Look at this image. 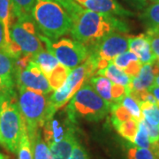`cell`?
<instances>
[{
    "instance_id": "obj_1",
    "label": "cell",
    "mask_w": 159,
    "mask_h": 159,
    "mask_svg": "<svg viewBox=\"0 0 159 159\" xmlns=\"http://www.w3.org/2000/svg\"><path fill=\"white\" fill-rule=\"evenodd\" d=\"M70 16L73 20L70 31L72 37L86 47L94 44L112 31L118 30L125 33L128 30L124 21L112 15L85 10L81 6Z\"/></svg>"
},
{
    "instance_id": "obj_2",
    "label": "cell",
    "mask_w": 159,
    "mask_h": 159,
    "mask_svg": "<svg viewBox=\"0 0 159 159\" xmlns=\"http://www.w3.org/2000/svg\"><path fill=\"white\" fill-rule=\"evenodd\" d=\"M18 106L25 122L30 141L43 128L46 121L57 112L51 106L49 97L23 87L19 88Z\"/></svg>"
},
{
    "instance_id": "obj_3",
    "label": "cell",
    "mask_w": 159,
    "mask_h": 159,
    "mask_svg": "<svg viewBox=\"0 0 159 159\" xmlns=\"http://www.w3.org/2000/svg\"><path fill=\"white\" fill-rule=\"evenodd\" d=\"M32 18L37 29L51 40H57L69 33L73 26L72 18L66 9L50 0H37Z\"/></svg>"
},
{
    "instance_id": "obj_4",
    "label": "cell",
    "mask_w": 159,
    "mask_h": 159,
    "mask_svg": "<svg viewBox=\"0 0 159 159\" xmlns=\"http://www.w3.org/2000/svg\"><path fill=\"white\" fill-rule=\"evenodd\" d=\"M0 92L3 93L0 111V144L9 151L16 153L26 125L18 106L14 89Z\"/></svg>"
},
{
    "instance_id": "obj_5",
    "label": "cell",
    "mask_w": 159,
    "mask_h": 159,
    "mask_svg": "<svg viewBox=\"0 0 159 159\" xmlns=\"http://www.w3.org/2000/svg\"><path fill=\"white\" fill-rule=\"evenodd\" d=\"M111 110V105L98 95L90 83H85L67 104L66 113L74 123L78 119L97 122L104 119Z\"/></svg>"
},
{
    "instance_id": "obj_6",
    "label": "cell",
    "mask_w": 159,
    "mask_h": 159,
    "mask_svg": "<svg viewBox=\"0 0 159 159\" xmlns=\"http://www.w3.org/2000/svg\"><path fill=\"white\" fill-rule=\"evenodd\" d=\"M40 39L44 42L47 50L70 70L79 66L89 57V50L83 43L76 40L63 38L54 42L40 34Z\"/></svg>"
},
{
    "instance_id": "obj_7",
    "label": "cell",
    "mask_w": 159,
    "mask_h": 159,
    "mask_svg": "<svg viewBox=\"0 0 159 159\" xmlns=\"http://www.w3.org/2000/svg\"><path fill=\"white\" fill-rule=\"evenodd\" d=\"M10 38L20 48L22 55L34 56L38 51L44 50L32 17L16 19L10 29Z\"/></svg>"
},
{
    "instance_id": "obj_8",
    "label": "cell",
    "mask_w": 159,
    "mask_h": 159,
    "mask_svg": "<svg viewBox=\"0 0 159 159\" xmlns=\"http://www.w3.org/2000/svg\"><path fill=\"white\" fill-rule=\"evenodd\" d=\"M89 79L90 77L84 62L79 66L72 69L64 84L54 90L51 97H49V100L53 109L57 111L58 109L65 106Z\"/></svg>"
},
{
    "instance_id": "obj_9",
    "label": "cell",
    "mask_w": 159,
    "mask_h": 159,
    "mask_svg": "<svg viewBox=\"0 0 159 159\" xmlns=\"http://www.w3.org/2000/svg\"><path fill=\"white\" fill-rule=\"evenodd\" d=\"M87 48L89 53L111 62L116 56L128 50L127 35L115 30Z\"/></svg>"
},
{
    "instance_id": "obj_10",
    "label": "cell",
    "mask_w": 159,
    "mask_h": 159,
    "mask_svg": "<svg viewBox=\"0 0 159 159\" xmlns=\"http://www.w3.org/2000/svg\"><path fill=\"white\" fill-rule=\"evenodd\" d=\"M15 81L19 88L23 87L43 95L53 91L45 74L34 61H30L28 66L22 71L15 73Z\"/></svg>"
},
{
    "instance_id": "obj_11",
    "label": "cell",
    "mask_w": 159,
    "mask_h": 159,
    "mask_svg": "<svg viewBox=\"0 0 159 159\" xmlns=\"http://www.w3.org/2000/svg\"><path fill=\"white\" fill-rule=\"evenodd\" d=\"M80 6L86 9L107 15L132 16L133 12L124 9L116 0H74Z\"/></svg>"
},
{
    "instance_id": "obj_12",
    "label": "cell",
    "mask_w": 159,
    "mask_h": 159,
    "mask_svg": "<svg viewBox=\"0 0 159 159\" xmlns=\"http://www.w3.org/2000/svg\"><path fill=\"white\" fill-rule=\"evenodd\" d=\"M72 124H74L67 116V119L66 121H61L55 116L47 120L45 124L43 126V140L50 146L53 143L60 142L64 137L67 134L69 131L72 130L74 127Z\"/></svg>"
},
{
    "instance_id": "obj_13",
    "label": "cell",
    "mask_w": 159,
    "mask_h": 159,
    "mask_svg": "<svg viewBox=\"0 0 159 159\" xmlns=\"http://www.w3.org/2000/svg\"><path fill=\"white\" fill-rule=\"evenodd\" d=\"M128 49L136 55L139 60L144 64H152L156 60V57L150 47V43L146 34L139 35H127Z\"/></svg>"
},
{
    "instance_id": "obj_14",
    "label": "cell",
    "mask_w": 159,
    "mask_h": 159,
    "mask_svg": "<svg viewBox=\"0 0 159 159\" xmlns=\"http://www.w3.org/2000/svg\"><path fill=\"white\" fill-rule=\"evenodd\" d=\"M15 82V59L0 51V91L13 90Z\"/></svg>"
},
{
    "instance_id": "obj_15",
    "label": "cell",
    "mask_w": 159,
    "mask_h": 159,
    "mask_svg": "<svg viewBox=\"0 0 159 159\" xmlns=\"http://www.w3.org/2000/svg\"><path fill=\"white\" fill-rule=\"evenodd\" d=\"M78 140L75 137L74 128L70 130L60 142L50 145L51 159H68Z\"/></svg>"
},
{
    "instance_id": "obj_16",
    "label": "cell",
    "mask_w": 159,
    "mask_h": 159,
    "mask_svg": "<svg viewBox=\"0 0 159 159\" xmlns=\"http://www.w3.org/2000/svg\"><path fill=\"white\" fill-rule=\"evenodd\" d=\"M156 76L153 74L151 64L142 65L141 72L136 77L132 78L129 85L125 87L126 94L132 89H148L150 86L153 85Z\"/></svg>"
},
{
    "instance_id": "obj_17",
    "label": "cell",
    "mask_w": 159,
    "mask_h": 159,
    "mask_svg": "<svg viewBox=\"0 0 159 159\" xmlns=\"http://www.w3.org/2000/svg\"><path fill=\"white\" fill-rule=\"evenodd\" d=\"M97 74L98 76H104V77L108 78L113 83L120 84V85H123L125 87L129 85V83L132 80V78L125 74L124 71L118 68L112 63V61L109 63L106 68L98 71Z\"/></svg>"
},
{
    "instance_id": "obj_18",
    "label": "cell",
    "mask_w": 159,
    "mask_h": 159,
    "mask_svg": "<svg viewBox=\"0 0 159 159\" xmlns=\"http://www.w3.org/2000/svg\"><path fill=\"white\" fill-rule=\"evenodd\" d=\"M89 83L102 99H104L110 105L113 104L111 98L112 81L104 76H93L89 79Z\"/></svg>"
},
{
    "instance_id": "obj_19",
    "label": "cell",
    "mask_w": 159,
    "mask_h": 159,
    "mask_svg": "<svg viewBox=\"0 0 159 159\" xmlns=\"http://www.w3.org/2000/svg\"><path fill=\"white\" fill-rule=\"evenodd\" d=\"M32 61L37 64V66L42 70V72L45 74V76L51 74V71L59 64L57 58L50 51L46 50L40 51L36 54H34Z\"/></svg>"
},
{
    "instance_id": "obj_20",
    "label": "cell",
    "mask_w": 159,
    "mask_h": 159,
    "mask_svg": "<svg viewBox=\"0 0 159 159\" xmlns=\"http://www.w3.org/2000/svg\"><path fill=\"white\" fill-rule=\"evenodd\" d=\"M0 20L5 27L6 43L8 45L11 42L10 29L15 20L12 12L11 0H0Z\"/></svg>"
},
{
    "instance_id": "obj_21",
    "label": "cell",
    "mask_w": 159,
    "mask_h": 159,
    "mask_svg": "<svg viewBox=\"0 0 159 159\" xmlns=\"http://www.w3.org/2000/svg\"><path fill=\"white\" fill-rule=\"evenodd\" d=\"M140 20L148 29L159 28V1L148 6L140 15Z\"/></svg>"
},
{
    "instance_id": "obj_22",
    "label": "cell",
    "mask_w": 159,
    "mask_h": 159,
    "mask_svg": "<svg viewBox=\"0 0 159 159\" xmlns=\"http://www.w3.org/2000/svg\"><path fill=\"white\" fill-rule=\"evenodd\" d=\"M13 16L16 19L32 17V11L37 0H11Z\"/></svg>"
},
{
    "instance_id": "obj_23",
    "label": "cell",
    "mask_w": 159,
    "mask_h": 159,
    "mask_svg": "<svg viewBox=\"0 0 159 159\" xmlns=\"http://www.w3.org/2000/svg\"><path fill=\"white\" fill-rule=\"evenodd\" d=\"M33 152V159H51L50 147L42 138L41 132H38L33 140L30 141Z\"/></svg>"
},
{
    "instance_id": "obj_24",
    "label": "cell",
    "mask_w": 159,
    "mask_h": 159,
    "mask_svg": "<svg viewBox=\"0 0 159 159\" xmlns=\"http://www.w3.org/2000/svg\"><path fill=\"white\" fill-rule=\"evenodd\" d=\"M70 71H71L70 69L66 67L65 66H63L62 64L59 63L57 66L51 71V74L46 76L53 90H56L64 84Z\"/></svg>"
},
{
    "instance_id": "obj_25",
    "label": "cell",
    "mask_w": 159,
    "mask_h": 159,
    "mask_svg": "<svg viewBox=\"0 0 159 159\" xmlns=\"http://www.w3.org/2000/svg\"><path fill=\"white\" fill-rule=\"evenodd\" d=\"M138 126L139 122L134 119H131L120 123L115 127V129L123 138H125L128 142L134 143L138 131Z\"/></svg>"
},
{
    "instance_id": "obj_26",
    "label": "cell",
    "mask_w": 159,
    "mask_h": 159,
    "mask_svg": "<svg viewBox=\"0 0 159 159\" xmlns=\"http://www.w3.org/2000/svg\"><path fill=\"white\" fill-rule=\"evenodd\" d=\"M143 119L150 125L159 127V106L148 102L140 103Z\"/></svg>"
},
{
    "instance_id": "obj_27",
    "label": "cell",
    "mask_w": 159,
    "mask_h": 159,
    "mask_svg": "<svg viewBox=\"0 0 159 159\" xmlns=\"http://www.w3.org/2000/svg\"><path fill=\"white\" fill-rule=\"evenodd\" d=\"M126 157L127 159H159V155L151 148L132 146L127 149Z\"/></svg>"
},
{
    "instance_id": "obj_28",
    "label": "cell",
    "mask_w": 159,
    "mask_h": 159,
    "mask_svg": "<svg viewBox=\"0 0 159 159\" xmlns=\"http://www.w3.org/2000/svg\"><path fill=\"white\" fill-rule=\"evenodd\" d=\"M110 111L111 113V122L113 124L114 127H116L117 125L124 121L133 119L132 115L127 111V110L121 103L111 104Z\"/></svg>"
},
{
    "instance_id": "obj_29",
    "label": "cell",
    "mask_w": 159,
    "mask_h": 159,
    "mask_svg": "<svg viewBox=\"0 0 159 159\" xmlns=\"http://www.w3.org/2000/svg\"><path fill=\"white\" fill-rule=\"evenodd\" d=\"M18 159H33V152L29 140L27 127L23 129L21 138L18 148Z\"/></svg>"
},
{
    "instance_id": "obj_30",
    "label": "cell",
    "mask_w": 159,
    "mask_h": 159,
    "mask_svg": "<svg viewBox=\"0 0 159 159\" xmlns=\"http://www.w3.org/2000/svg\"><path fill=\"white\" fill-rule=\"evenodd\" d=\"M120 103L125 107L127 111L132 115L133 119H134L135 120H137L138 122L140 120H142L143 119V116H142V110H141V107H140V104L132 97L125 94V96L123 97V99L121 100Z\"/></svg>"
},
{
    "instance_id": "obj_31",
    "label": "cell",
    "mask_w": 159,
    "mask_h": 159,
    "mask_svg": "<svg viewBox=\"0 0 159 159\" xmlns=\"http://www.w3.org/2000/svg\"><path fill=\"white\" fill-rule=\"evenodd\" d=\"M134 144L137 147H140V148H151V144H150L149 139H148V131H147L143 119L139 121L138 131H137L136 135H135L134 141Z\"/></svg>"
},
{
    "instance_id": "obj_32",
    "label": "cell",
    "mask_w": 159,
    "mask_h": 159,
    "mask_svg": "<svg viewBox=\"0 0 159 159\" xmlns=\"http://www.w3.org/2000/svg\"><path fill=\"white\" fill-rule=\"evenodd\" d=\"M138 59H139L138 57L134 52L130 51H126L114 57L112 63L118 68L123 71L132 61L138 60Z\"/></svg>"
},
{
    "instance_id": "obj_33",
    "label": "cell",
    "mask_w": 159,
    "mask_h": 159,
    "mask_svg": "<svg viewBox=\"0 0 159 159\" xmlns=\"http://www.w3.org/2000/svg\"><path fill=\"white\" fill-rule=\"evenodd\" d=\"M146 34L149 40L151 50L156 57L155 61L159 64V33L155 30L147 29Z\"/></svg>"
},
{
    "instance_id": "obj_34",
    "label": "cell",
    "mask_w": 159,
    "mask_h": 159,
    "mask_svg": "<svg viewBox=\"0 0 159 159\" xmlns=\"http://www.w3.org/2000/svg\"><path fill=\"white\" fill-rule=\"evenodd\" d=\"M144 123H145L146 128H147V131H148V139H149V142H150L151 146L159 144V127L158 126H155V125H150V124H148V122H146L145 120H144Z\"/></svg>"
},
{
    "instance_id": "obj_35",
    "label": "cell",
    "mask_w": 159,
    "mask_h": 159,
    "mask_svg": "<svg viewBox=\"0 0 159 159\" xmlns=\"http://www.w3.org/2000/svg\"><path fill=\"white\" fill-rule=\"evenodd\" d=\"M68 159H89L86 148L79 142L75 144Z\"/></svg>"
},
{
    "instance_id": "obj_36",
    "label": "cell",
    "mask_w": 159,
    "mask_h": 159,
    "mask_svg": "<svg viewBox=\"0 0 159 159\" xmlns=\"http://www.w3.org/2000/svg\"><path fill=\"white\" fill-rule=\"evenodd\" d=\"M142 64L139 59L138 60H134L132 62L125 67L123 71L125 72V74H127L131 78H134L136 77L137 75L139 74V73L141 72V69L142 67Z\"/></svg>"
},
{
    "instance_id": "obj_37",
    "label": "cell",
    "mask_w": 159,
    "mask_h": 159,
    "mask_svg": "<svg viewBox=\"0 0 159 159\" xmlns=\"http://www.w3.org/2000/svg\"><path fill=\"white\" fill-rule=\"evenodd\" d=\"M50 1H53L59 4L66 9V11H67L70 15L80 7L79 4H77L74 0H50Z\"/></svg>"
},
{
    "instance_id": "obj_38",
    "label": "cell",
    "mask_w": 159,
    "mask_h": 159,
    "mask_svg": "<svg viewBox=\"0 0 159 159\" xmlns=\"http://www.w3.org/2000/svg\"><path fill=\"white\" fill-rule=\"evenodd\" d=\"M7 43H6V31H5V27L3 25V22L0 20V51H6Z\"/></svg>"
},
{
    "instance_id": "obj_39",
    "label": "cell",
    "mask_w": 159,
    "mask_h": 159,
    "mask_svg": "<svg viewBox=\"0 0 159 159\" xmlns=\"http://www.w3.org/2000/svg\"><path fill=\"white\" fill-rule=\"evenodd\" d=\"M132 7L137 10H142L147 6V0H125Z\"/></svg>"
},
{
    "instance_id": "obj_40",
    "label": "cell",
    "mask_w": 159,
    "mask_h": 159,
    "mask_svg": "<svg viewBox=\"0 0 159 159\" xmlns=\"http://www.w3.org/2000/svg\"><path fill=\"white\" fill-rule=\"evenodd\" d=\"M148 90L155 97L156 100H157V104L159 106V87L152 85L148 88Z\"/></svg>"
},
{
    "instance_id": "obj_41",
    "label": "cell",
    "mask_w": 159,
    "mask_h": 159,
    "mask_svg": "<svg viewBox=\"0 0 159 159\" xmlns=\"http://www.w3.org/2000/svg\"><path fill=\"white\" fill-rule=\"evenodd\" d=\"M153 86H157L159 87V75H157V77H156V79H155V81H154Z\"/></svg>"
},
{
    "instance_id": "obj_42",
    "label": "cell",
    "mask_w": 159,
    "mask_h": 159,
    "mask_svg": "<svg viewBox=\"0 0 159 159\" xmlns=\"http://www.w3.org/2000/svg\"><path fill=\"white\" fill-rule=\"evenodd\" d=\"M2 100H3V93L0 92V111H1V105H2Z\"/></svg>"
},
{
    "instance_id": "obj_43",
    "label": "cell",
    "mask_w": 159,
    "mask_h": 159,
    "mask_svg": "<svg viewBox=\"0 0 159 159\" xmlns=\"http://www.w3.org/2000/svg\"><path fill=\"white\" fill-rule=\"evenodd\" d=\"M0 159H6V157H5L4 155L0 154Z\"/></svg>"
},
{
    "instance_id": "obj_44",
    "label": "cell",
    "mask_w": 159,
    "mask_h": 159,
    "mask_svg": "<svg viewBox=\"0 0 159 159\" xmlns=\"http://www.w3.org/2000/svg\"><path fill=\"white\" fill-rule=\"evenodd\" d=\"M151 30H155V31H157V32H158L159 33V28L157 29H151Z\"/></svg>"
},
{
    "instance_id": "obj_45",
    "label": "cell",
    "mask_w": 159,
    "mask_h": 159,
    "mask_svg": "<svg viewBox=\"0 0 159 159\" xmlns=\"http://www.w3.org/2000/svg\"><path fill=\"white\" fill-rule=\"evenodd\" d=\"M150 1H153V2H157V1H159V0H150Z\"/></svg>"
}]
</instances>
